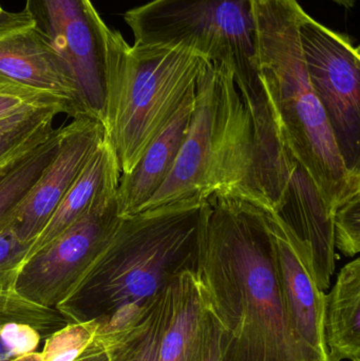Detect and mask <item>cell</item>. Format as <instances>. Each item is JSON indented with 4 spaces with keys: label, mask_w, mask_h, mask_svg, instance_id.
Returning <instances> with one entry per match:
<instances>
[{
    "label": "cell",
    "mask_w": 360,
    "mask_h": 361,
    "mask_svg": "<svg viewBox=\"0 0 360 361\" xmlns=\"http://www.w3.org/2000/svg\"><path fill=\"white\" fill-rule=\"evenodd\" d=\"M197 275L223 329L221 361H328L292 328L263 210L213 195Z\"/></svg>",
    "instance_id": "obj_1"
},
{
    "label": "cell",
    "mask_w": 360,
    "mask_h": 361,
    "mask_svg": "<svg viewBox=\"0 0 360 361\" xmlns=\"http://www.w3.org/2000/svg\"><path fill=\"white\" fill-rule=\"evenodd\" d=\"M211 205L194 197L120 218L105 250L56 307L68 322H93L97 339L126 326L187 271H197Z\"/></svg>",
    "instance_id": "obj_2"
},
{
    "label": "cell",
    "mask_w": 360,
    "mask_h": 361,
    "mask_svg": "<svg viewBox=\"0 0 360 361\" xmlns=\"http://www.w3.org/2000/svg\"><path fill=\"white\" fill-rule=\"evenodd\" d=\"M256 66L283 143L316 183L328 209L360 193V175L347 169L317 99L299 38L298 0H251Z\"/></svg>",
    "instance_id": "obj_3"
},
{
    "label": "cell",
    "mask_w": 360,
    "mask_h": 361,
    "mask_svg": "<svg viewBox=\"0 0 360 361\" xmlns=\"http://www.w3.org/2000/svg\"><path fill=\"white\" fill-rule=\"evenodd\" d=\"M253 173L251 118L232 71L223 63L209 61L197 82L194 109L179 156L143 210L220 195L255 205Z\"/></svg>",
    "instance_id": "obj_4"
},
{
    "label": "cell",
    "mask_w": 360,
    "mask_h": 361,
    "mask_svg": "<svg viewBox=\"0 0 360 361\" xmlns=\"http://www.w3.org/2000/svg\"><path fill=\"white\" fill-rule=\"evenodd\" d=\"M209 61L180 46H129L110 30L103 126L122 173L135 169L194 92Z\"/></svg>",
    "instance_id": "obj_5"
},
{
    "label": "cell",
    "mask_w": 360,
    "mask_h": 361,
    "mask_svg": "<svg viewBox=\"0 0 360 361\" xmlns=\"http://www.w3.org/2000/svg\"><path fill=\"white\" fill-rule=\"evenodd\" d=\"M135 44L183 47L232 71L239 92L261 86L251 0H152L125 13Z\"/></svg>",
    "instance_id": "obj_6"
},
{
    "label": "cell",
    "mask_w": 360,
    "mask_h": 361,
    "mask_svg": "<svg viewBox=\"0 0 360 361\" xmlns=\"http://www.w3.org/2000/svg\"><path fill=\"white\" fill-rule=\"evenodd\" d=\"M299 38L309 78L347 169L360 175V54L352 40L302 10Z\"/></svg>",
    "instance_id": "obj_7"
},
{
    "label": "cell",
    "mask_w": 360,
    "mask_h": 361,
    "mask_svg": "<svg viewBox=\"0 0 360 361\" xmlns=\"http://www.w3.org/2000/svg\"><path fill=\"white\" fill-rule=\"evenodd\" d=\"M25 11L67 66L85 116L103 124L109 27L90 0H27Z\"/></svg>",
    "instance_id": "obj_8"
},
{
    "label": "cell",
    "mask_w": 360,
    "mask_h": 361,
    "mask_svg": "<svg viewBox=\"0 0 360 361\" xmlns=\"http://www.w3.org/2000/svg\"><path fill=\"white\" fill-rule=\"evenodd\" d=\"M120 220L116 195L97 202L25 259L17 273L14 292L35 305L56 309L105 250Z\"/></svg>",
    "instance_id": "obj_9"
},
{
    "label": "cell",
    "mask_w": 360,
    "mask_h": 361,
    "mask_svg": "<svg viewBox=\"0 0 360 361\" xmlns=\"http://www.w3.org/2000/svg\"><path fill=\"white\" fill-rule=\"evenodd\" d=\"M105 135L101 122L89 116H78L63 126L54 159L4 227L31 246Z\"/></svg>",
    "instance_id": "obj_10"
},
{
    "label": "cell",
    "mask_w": 360,
    "mask_h": 361,
    "mask_svg": "<svg viewBox=\"0 0 360 361\" xmlns=\"http://www.w3.org/2000/svg\"><path fill=\"white\" fill-rule=\"evenodd\" d=\"M0 85L49 93L86 116L67 66L36 31L25 10L0 25Z\"/></svg>",
    "instance_id": "obj_11"
},
{
    "label": "cell",
    "mask_w": 360,
    "mask_h": 361,
    "mask_svg": "<svg viewBox=\"0 0 360 361\" xmlns=\"http://www.w3.org/2000/svg\"><path fill=\"white\" fill-rule=\"evenodd\" d=\"M274 241L281 295L292 328L304 343L330 361L323 332L325 292L317 286L306 247L270 209H262Z\"/></svg>",
    "instance_id": "obj_12"
},
{
    "label": "cell",
    "mask_w": 360,
    "mask_h": 361,
    "mask_svg": "<svg viewBox=\"0 0 360 361\" xmlns=\"http://www.w3.org/2000/svg\"><path fill=\"white\" fill-rule=\"evenodd\" d=\"M194 101V92L184 101L166 128L148 146L135 169L120 175L116 192L120 218L141 212L164 184L185 140Z\"/></svg>",
    "instance_id": "obj_13"
},
{
    "label": "cell",
    "mask_w": 360,
    "mask_h": 361,
    "mask_svg": "<svg viewBox=\"0 0 360 361\" xmlns=\"http://www.w3.org/2000/svg\"><path fill=\"white\" fill-rule=\"evenodd\" d=\"M120 175L122 171L116 150L105 135V139L30 246L25 259L80 220L97 202L116 195Z\"/></svg>",
    "instance_id": "obj_14"
},
{
    "label": "cell",
    "mask_w": 360,
    "mask_h": 361,
    "mask_svg": "<svg viewBox=\"0 0 360 361\" xmlns=\"http://www.w3.org/2000/svg\"><path fill=\"white\" fill-rule=\"evenodd\" d=\"M67 324L56 309L0 290V361H40L39 345Z\"/></svg>",
    "instance_id": "obj_15"
},
{
    "label": "cell",
    "mask_w": 360,
    "mask_h": 361,
    "mask_svg": "<svg viewBox=\"0 0 360 361\" xmlns=\"http://www.w3.org/2000/svg\"><path fill=\"white\" fill-rule=\"evenodd\" d=\"M169 315L161 337L158 361H196L206 296L196 271H184L169 286Z\"/></svg>",
    "instance_id": "obj_16"
},
{
    "label": "cell",
    "mask_w": 360,
    "mask_h": 361,
    "mask_svg": "<svg viewBox=\"0 0 360 361\" xmlns=\"http://www.w3.org/2000/svg\"><path fill=\"white\" fill-rule=\"evenodd\" d=\"M323 332L330 361H360V260L351 261L325 295Z\"/></svg>",
    "instance_id": "obj_17"
},
{
    "label": "cell",
    "mask_w": 360,
    "mask_h": 361,
    "mask_svg": "<svg viewBox=\"0 0 360 361\" xmlns=\"http://www.w3.org/2000/svg\"><path fill=\"white\" fill-rule=\"evenodd\" d=\"M169 286L126 326L94 341L105 345L109 361H158L161 337L169 315Z\"/></svg>",
    "instance_id": "obj_18"
},
{
    "label": "cell",
    "mask_w": 360,
    "mask_h": 361,
    "mask_svg": "<svg viewBox=\"0 0 360 361\" xmlns=\"http://www.w3.org/2000/svg\"><path fill=\"white\" fill-rule=\"evenodd\" d=\"M63 131V126L55 128L39 145L0 169V229L52 162Z\"/></svg>",
    "instance_id": "obj_19"
},
{
    "label": "cell",
    "mask_w": 360,
    "mask_h": 361,
    "mask_svg": "<svg viewBox=\"0 0 360 361\" xmlns=\"http://www.w3.org/2000/svg\"><path fill=\"white\" fill-rule=\"evenodd\" d=\"M63 112L38 107L0 118V167L39 145L54 130V121Z\"/></svg>",
    "instance_id": "obj_20"
},
{
    "label": "cell",
    "mask_w": 360,
    "mask_h": 361,
    "mask_svg": "<svg viewBox=\"0 0 360 361\" xmlns=\"http://www.w3.org/2000/svg\"><path fill=\"white\" fill-rule=\"evenodd\" d=\"M95 337L93 322H68L44 339L40 361L76 360L94 343Z\"/></svg>",
    "instance_id": "obj_21"
},
{
    "label": "cell",
    "mask_w": 360,
    "mask_h": 361,
    "mask_svg": "<svg viewBox=\"0 0 360 361\" xmlns=\"http://www.w3.org/2000/svg\"><path fill=\"white\" fill-rule=\"evenodd\" d=\"M38 107L57 108L63 114L73 118L80 116L74 106L54 95L10 85H0V118Z\"/></svg>",
    "instance_id": "obj_22"
},
{
    "label": "cell",
    "mask_w": 360,
    "mask_h": 361,
    "mask_svg": "<svg viewBox=\"0 0 360 361\" xmlns=\"http://www.w3.org/2000/svg\"><path fill=\"white\" fill-rule=\"evenodd\" d=\"M333 220L335 250L346 257H355L360 250V193L336 208Z\"/></svg>",
    "instance_id": "obj_23"
},
{
    "label": "cell",
    "mask_w": 360,
    "mask_h": 361,
    "mask_svg": "<svg viewBox=\"0 0 360 361\" xmlns=\"http://www.w3.org/2000/svg\"><path fill=\"white\" fill-rule=\"evenodd\" d=\"M29 248L11 227L0 229V290H14L17 273Z\"/></svg>",
    "instance_id": "obj_24"
},
{
    "label": "cell",
    "mask_w": 360,
    "mask_h": 361,
    "mask_svg": "<svg viewBox=\"0 0 360 361\" xmlns=\"http://www.w3.org/2000/svg\"><path fill=\"white\" fill-rule=\"evenodd\" d=\"M222 339H223V329L207 301L200 347H199L196 361H221Z\"/></svg>",
    "instance_id": "obj_25"
},
{
    "label": "cell",
    "mask_w": 360,
    "mask_h": 361,
    "mask_svg": "<svg viewBox=\"0 0 360 361\" xmlns=\"http://www.w3.org/2000/svg\"><path fill=\"white\" fill-rule=\"evenodd\" d=\"M74 361H109L107 350L101 343H94Z\"/></svg>",
    "instance_id": "obj_26"
},
{
    "label": "cell",
    "mask_w": 360,
    "mask_h": 361,
    "mask_svg": "<svg viewBox=\"0 0 360 361\" xmlns=\"http://www.w3.org/2000/svg\"><path fill=\"white\" fill-rule=\"evenodd\" d=\"M16 13H11L6 12L2 8L1 4H0V25H4V23H8L11 19L14 18Z\"/></svg>",
    "instance_id": "obj_27"
},
{
    "label": "cell",
    "mask_w": 360,
    "mask_h": 361,
    "mask_svg": "<svg viewBox=\"0 0 360 361\" xmlns=\"http://www.w3.org/2000/svg\"><path fill=\"white\" fill-rule=\"evenodd\" d=\"M333 1L340 4V6H344V8H352L355 6L356 0H333Z\"/></svg>",
    "instance_id": "obj_28"
},
{
    "label": "cell",
    "mask_w": 360,
    "mask_h": 361,
    "mask_svg": "<svg viewBox=\"0 0 360 361\" xmlns=\"http://www.w3.org/2000/svg\"><path fill=\"white\" fill-rule=\"evenodd\" d=\"M10 163H11V162H10ZM4 166H6V165H4ZM2 167H4V166H2ZM0 169H1V167H0Z\"/></svg>",
    "instance_id": "obj_29"
}]
</instances>
